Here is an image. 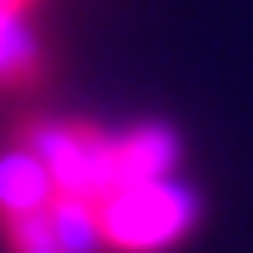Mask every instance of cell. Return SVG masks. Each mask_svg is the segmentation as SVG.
<instances>
[{"mask_svg":"<svg viewBox=\"0 0 253 253\" xmlns=\"http://www.w3.org/2000/svg\"><path fill=\"white\" fill-rule=\"evenodd\" d=\"M164 122L33 118L0 145V253H169L202 202Z\"/></svg>","mask_w":253,"mask_h":253,"instance_id":"obj_1","label":"cell"},{"mask_svg":"<svg viewBox=\"0 0 253 253\" xmlns=\"http://www.w3.org/2000/svg\"><path fill=\"white\" fill-rule=\"evenodd\" d=\"M38 0H0V89L38 75Z\"/></svg>","mask_w":253,"mask_h":253,"instance_id":"obj_2","label":"cell"}]
</instances>
